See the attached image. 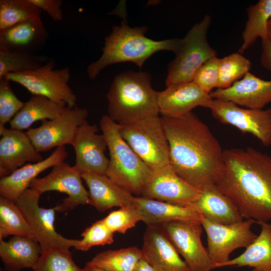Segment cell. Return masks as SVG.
<instances>
[{
	"instance_id": "6da1fadb",
	"label": "cell",
	"mask_w": 271,
	"mask_h": 271,
	"mask_svg": "<svg viewBox=\"0 0 271 271\" xmlns=\"http://www.w3.org/2000/svg\"><path fill=\"white\" fill-rule=\"evenodd\" d=\"M176 174L201 191L215 186L224 169V152L209 127L193 112L161 117Z\"/></svg>"
},
{
	"instance_id": "7a4b0ae2",
	"label": "cell",
	"mask_w": 271,
	"mask_h": 271,
	"mask_svg": "<svg viewBox=\"0 0 271 271\" xmlns=\"http://www.w3.org/2000/svg\"><path fill=\"white\" fill-rule=\"evenodd\" d=\"M223 173L216 186L244 218L271 220V157L252 148L224 150Z\"/></svg>"
},
{
	"instance_id": "3957f363",
	"label": "cell",
	"mask_w": 271,
	"mask_h": 271,
	"mask_svg": "<svg viewBox=\"0 0 271 271\" xmlns=\"http://www.w3.org/2000/svg\"><path fill=\"white\" fill-rule=\"evenodd\" d=\"M147 31L146 27L131 28L124 22L113 26L105 38L101 56L87 67L89 77L94 79L105 68L118 63L130 62L141 68L145 61L158 51L167 50L176 54L179 50L181 39L155 41L145 36Z\"/></svg>"
},
{
	"instance_id": "277c9868",
	"label": "cell",
	"mask_w": 271,
	"mask_h": 271,
	"mask_svg": "<svg viewBox=\"0 0 271 271\" xmlns=\"http://www.w3.org/2000/svg\"><path fill=\"white\" fill-rule=\"evenodd\" d=\"M158 92L152 88L151 75L147 72L118 74L106 94L108 116L119 124L159 116Z\"/></svg>"
},
{
	"instance_id": "5b68a950",
	"label": "cell",
	"mask_w": 271,
	"mask_h": 271,
	"mask_svg": "<svg viewBox=\"0 0 271 271\" xmlns=\"http://www.w3.org/2000/svg\"><path fill=\"white\" fill-rule=\"evenodd\" d=\"M100 125L110 156L106 175L131 194L141 196L152 168L124 140L119 124L108 115L101 117Z\"/></svg>"
},
{
	"instance_id": "8992f818",
	"label": "cell",
	"mask_w": 271,
	"mask_h": 271,
	"mask_svg": "<svg viewBox=\"0 0 271 271\" xmlns=\"http://www.w3.org/2000/svg\"><path fill=\"white\" fill-rule=\"evenodd\" d=\"M211 22L207 15L195 24L181 39L175 59L168 65L167 86L193 81L198 70L208 60L217 56L208 43L207 34Z\"/></svg>"
},
{
	"instance_id": "52a82bcc",
	"label": "cell",
	"mask_w": 271,
	"mask_h": 271,
	"mask_svg": "<svg viewBox=\"0 0 271 271\" xmlns=\"http://www.w3.org/2000/svg\"><path fill=\"white\" fill-rule=\"evenodd\" d=\"M119 131L135 153L151 168L170 165L169 144L159 116L119 124Z\"/></svg>"
},
{
	"instance_id": "ba28073f",
	"label": "cell",
	"mask_w": 271,
	"mask_h": 271,
	"mask_svg": "<svg viewBox=\"0 0 271 271\" xmlns=\"http://www.w3.org/2000/svg\"><path fill=\"white\" fill-rule=\"evenodd\" d=\"M54 59H49L37 69L10 73L4 77L17 83L33 95L45 96L58 103L73 107L76 106L77 96L68 85L71 78L69 67L55 69Z\"/></svg>"
},
{
	"instance_id": "9c48e42d",
	"label": "cell",
	"mask_w": 271,
	"mask_h": 271,
	"mask_svg": "<svg viewBox=\"0 0 271 271\" xmlns=\"http://www.w3.org/2000/svg\"><path fill=\"white\" fill-rule=\"evenodd\" d=\"M41 194L37 191L28 188L18 198L16 203L27 220L35 240L43 251L50 249H76L80 241L63 237L55 230L54 222L56 210L54 208H45L39 206Z\"/></svg>"
},
{
	"instance_id": "30bf717a",
	"label": "cell",
	"mask_w": 271,
	"mask_h": 271,
	"mask_svg": "<svg viewBox=\"0 0 271 271\" xmlns=\"http://www.w3.org/2000/svg\"><path fill=\"white\" fill-rule=\"evenodd\" d=\"M201 223L207 235L208 254L216 268L230 259L233 251L247 247L257 237L251 230L252 225L256 223L252 219L222 224L202 217Z\"/></svg>"
},
{
	"instance_id": "8fae6325",
	"label": "cell",
	"mask_w": 271,
	"mask_h": 271,
	"mask_svg": "<svg viewBox=\"0 0 271 271\" xmlns=\"http://www.w3.org/2000/svg\"><path fill=\"white\" fill-rule=\"evenodd\" d=\"M160 226L191 271L216 268L201 241L203 228L201 221H173Z\"/></svg>"
},
{
	"instance_id": "7c38bea8",
	"label": "cell",
	"mask_w": 271,
	"mask_h": 271,
	"mask_svg": "<svg viewBox=\"0 0 271 271\" xmlns=\"http://www.w3.org/2000/svg\"><path fill=\"white\" fill-rule=\"evenodd\" d=\"M208 108L222 123L232 125L243 133L251 134L264 146H271V108H243L230 102L212 99Z\"/></svg>"
},
{
	"instance_id": "4fadbf2b",
	"label": "cell",
	"mask_w": 271,
	"mask_h": 271,
	"mask_svg": "<svg viewBox=\"0 0 271 271\" xmlns=\"http://www.w3.org/2000/svg\"><path fill=\"white\" fill-rule=\"evenodd\" d=\"M81 173L74 166L64 162L54 166L46 176L34 179L29 188L41 194L51 191L66 194L68 196L54 207L56 211L64 212L80 205L90 204L88 192L83 185Z\"/></svg>"
},
{
	"instance_id": "5bb4252c",
	"label": "cell",
	"mask_w": 271,
	"mask_h": 271,
	"mask_svg": "<svg viewBox=\"0 0 271 271\" xmlns=\"http://www.w3.org/2000/svg\"><path fill=\"white\" fill-rule=\"evenodd\" d=\"M88 115L85 108L66 106L57 117L43 120L40 126L29 128L26 132L40 153L71 145L77 129L87 120Z\"/></svg>"
},
{
	"instance_id": "9a60e30c",
	"label": "cell",
	"mask_w": 271,
	"mask_h": 271,
	"mask_svg": "<svg viewBox=\"0 0 271 271\" xmlns=\"http://www.w3.org/2000/svg\"><path fill=\"white\" fill-rule=\"evenodd\" d=\"M200 193L180 177L170 164L152 169L141 196L192 208Z\"/></svg>"
},
{
	"instance_id": "2e32d148",
	"label": "cell",
	"mask_w": 271,
	"mask_h": 271,
	"mask_svg": "<svg viewBox=\"0 0 271 271\" xmlns=\"http://www.w3.org/2000/svg\"><path fill=\"white\" fill-rule=\"evenodd\" d=\"M96 124H90L87 120L77 129L71 145L76 155L74 166L81 173L106 175L109 164L104 154L107 148L103 134L97 133Z\"/></svg>"
},
{
	"instance_id": "e0dca14e",
	"label": "cell",
	"mask_w": 271,
	"mask_h": 271,
	"mask_svg": "<svg viewBox=\"0 0 271 271\" xmlns=\"http://www.w3.org/2000/svg\"><path fill=\"white\" fill-rule=\"evenodd\" d=\"M0 134L1 178L9 176L27 162L43 160L26 131L0 125Z\"/></svg>"
},
{
	"instance_id": "ac0fdd59",
	"label": "cell",
	"mask_w": 271,
	"mask_h": 271,
	"mask_svg": "<svg viewBox=\"0 0 271 271\" xmlns=\"http://www.w3.org/2000/svg\"><path fill=\"white\" fill-rule=\"evenodd\" d=\"M210 95L212 99L247 108L262 109L271 102V80L262 79L248 72L229 87L216 88Z\"/></svg>"
},
{
	"instance_id": "d6986e66",
	"label": "cell",
	"mask_w": 271,
	"mask_h": 271,
	"mask_svg": "<svg viewBox=\"0 0 271 271\" xmlns=\"http://www.w3.org/2000/svg\"><path fill=\"white\" fill-rule=\"evenodd\" d=\"M141 250L154 271H191L160 225L147 226Z\"/></svg>"
},
{
	"instance_id": "ffe728a7",
	"label": "cell",
	"mask_w": 271,
	"mask_h": 271,
	"mask_svg": "<svg viewBox=\"0 0 271 271\" xmlns=\"http://www.w3.org/2000/svg\"><path fill=\"white\" fill-rule=\"evenodd\" d=\"M212 99L193 81L168 86L158 92L160 113L169 117L183 116L199 106L208 108Z\"/></svg>"
},
{
	"instance_id": "44dd1931",
	"label": "cell",
	"mask_w": 271,
	"mask_h": 271,
	"mask_svg": "<svg viewBox=\"0 0 271 271\" xmlns=\"http://www.w3.org/2000/svg\"><path fill=\"white\" fill-rule=\"evenodd\" d=\"M68 155L65 146L57 147L46 159L25 165L9 176L1 178V195L16 203L20 196L29 188L31 182L39 174L65 162Z\"/></svg>"
},
{
	"instance_id": "7402d4cb",
	"label": "cell",
	"mask_w": 271,
	"mask_h": 271,
	"mask_svg": "<svg viewBox=\"0 0 271 271\" xmlns=\"http://www.w3.org/2000/svg\"><path fill=\"white\" fill-rule=\"evenodd\" d=\"M88 189L90 204L103 212L114 207H136L134 196L118 185L106 175L81 173Z\"/></svg>"
},
{
	"instance_id": "603a6c76",
	"label": "cell",
	"mask_w": 271,
	"mask_h": 271,
	"mask_svg": "<svg viewBox=\"0 0 271 271\" xmlns=\"http://www.w3.org/2000/svg\"><path fill=\"white\" fill-rule=\"evenodd\" d=\"M48 36L41 17L35 18L0 31V47L33 53L45 45Z\"/></svg>"
},
{
	"instance_id": "cb8c5ba5",
	"label": "cell",
	"mask_w": 271,
	"mask_h": 271,
	"mask_svg": "<svg viewBox=\"0 0 271 271\" xmlns=\"http://www.w3.org/2000/svg\"><path fill=\"white\" fill-rule=\"evenodd\" d=\"M135 207L142 221L148 225H161L178 220L201 221V215L194 209L142 196L134 197Z\"/></svg>"
},
{
	"instance_id": "d4e9b609",
	"label": "cell",
	"mask_w": 271,
	"mask_h": 271,
	"mask_svg": "<svg viewBox=\"0 0 271 271\" xmlns=\"http://www.w3.org/2000/svg\"><path fill=\"white\" fill-rule=\"evenodd\" d=\"M192 208L204 218L219 224H230L243 219L235 205L216 185L201 190Z\"/></svg>"
},
{
	"instance_id": "484cf974",
	"label": "cell",
	"mask_w": 271,
	"mask_h": 271,
	"mask_svg": "<svg viewBox=\"0 0 271 271\" xmlns=\"http://www.w3.org/2000/svg\"><path fill=\"white\" fill-rule=\"evenodd\" d=\"M43 252L34 238L15 235L8 241L0 239V257L7 271H20L35 266Z\"/></svg>"
},
{
	"instance_id": "4316f807",
	"label": "cell",
	"mask_w": 271,
	"mask_h": 271,
	"mask_svg": "<svg viewBox=\"0 0 271 271\" xmlns=\"http://www.w3.org/2000/svg\"><path fill=\"white\" fill-rule=\"evenodd\" d=\"M258 224L261 225V230L254 240L242 253L230 259L221 267L248 266L252 271H271V224Z\"/></svg>"
},
{
	"instance_id": "83f0119b",
	"label": "cell",
	"mask_w": 271,
	"mask_h": 271,
	"mask_svg": "<svg viewBox=\"0 0 271 271\" xmlns=\"http://www.w3.org/2000/svg\"><path fill=\"white\" fill-rule=\"evenodd\" d=\"M66 106L45 96L33 95L9 122L11 128L23 130L37 121L52 119L60 115Z\"/></svg>"
},
{
	"instance_id": "f1b7e54d",
	"label": "cell",
	"mask_w": 271,
	"mask_h": 271,
	"mask_svg": "<svg viewBox=\"0 0 271 271\" xmlns=\"http://www.w3.org/2000/svg\"><path fill=\"white\" fill-rule=\"evenodd\" d=\"M247 20L242 33V43L239 50L242 54L258 38H268V24L271 19V0H260L246 9Z\"/></svg>"
},
{
	"instance_id": "f546056e",
	"label": "cell",
	"mask_w": 271,
	"mask_h": 271,
	"mask_svg": "<svg viewBox=\"0 0 271 271\" xmlns=\"http://www.w3.org/2000/svg\"><path fill=\"white\" fill-rule=\"evenodd\" d=\"M143 258L141 249L133 246L102 251L88 262L107 271H134Z\"/></svg>"
},
{
	"instance_id": "4dcf8cb0",
	"label": "cell",
	"mask_w": 271,
	"mask_h": 271,
	"mask_svg": "<svg viewBox=\"0 0 271 271\" xmlns=\"http://www.w3.org/2000/svg\"><path fill=\"white\" fill-rule=\"evenodd\" d=\"M10 235L35 239L27 220L17 204L1 195L0 239Z\"/></svg>"
},
{
	"instance_id": "1f68e13d",
	"label": "cell",
	"mask_w": 271,
	"mask_h": 271,
	"mask_svg": "<svg viewBox=\"0 0 271 271\" xmlns=\"http://www.w3.org/2000/svg\"><path fill=\"white\" fill-rule=\"evenodd\" d=\"M48 60L45 56L0 47V78L10 73L37 69Z\"/></svg>"
},
{
	"instance_id": "d6a6232c",
	"label": "cell",
	"mask_w": 271,
	"mask_h": 271,
	"mask_svg": "<svg viewBox=\"0 0 271 271\" xmlns=\"http://www.w3.org/2000/svg\"><path fill=\"white\" fill-rule=\"evenodd\" d=\"M41 12L29 0H1L0 31L28 20L40 17Z\"/></svg>"
},
{
	"instance_id": "836d02e7",
	"label": "cell",
	"mask_w": 271,
	"mask_h": 271,
	"mask_svg": "<svg viewBox=\"0 0 271 271\" xmlns=\"http://www.w3.org/2000/svg\"><path fill=\"white\" fill-rule=\"evenodd\" d=\"M251 62L240 53L220 58L217 88L225 89L241 79L251 68Z\"/></svg>"
},
{
	"instance_id": "e575fe53",
	"label": "cell",
	"mask_w": 271,
	"mask_h": 271,
	"mask_svg": "<svg viewBox=\"0 0 271 271\" xmlns=\"http://www.w3.org/2000/svg\"><path fill=\"white\" fill-rule=\"evenodd\" d=\"M33 271H83L74 262L69 249L43 251Z\"/></svg>"
},
{
	"instance_id": "d590c367",
	"label": "cell",
	"mask_w": 271,
	"mask_h": 271,
	"mask_svg": "<svg viewBox=\"0 0 271 271\" xmlns=\"http://www.w3.org/2000/svg\"><path fill=\"white\" fill-rule=\"evenodd\" d=\"M13 92L11 81L5 77L0 78V125H5L24 105Z\"/></svg>"
},
{
	"instance_id": "8d00e7d4",
	"label": "cell",
	"mask_w": 271,
	"mask_h": 271,
	"mask_svg": "<svg viewBox=\"0 0 271 271\" xmlns=\"http://www.w3.org/2000/svg\"><path fill=\"white\" fill-rule=\"evenodd\" d=\"M103 220L113 232L125 233L142 218L136 207H123L109 213Z\"/></svg>"
},
{
	"instance_id": "74e56055",
	"label": "cell",
	"mask_w": 271,
	"mask_h": 271,
	"mask_svg": "<svg viewBox=\"0 0 271 271\" xmlns=\"http://www.w3.org/2000/svg\"><path fill=\"white\" fill-rule=\"evenodd\" d=\"M113 233L103 219L98 220L82 232V238L76 249L86 251L94 246L111 244L114 241Z\"/></svg>"
},
{
	"instance_id": "f35d334b",
	"label": "cell",
	"mask_w": 271,
	"mask_h": 271,
	"mask_svg": "<svg viewBox=\"0 0 271 271\" xmlns=\"http://www.w3.org/2000/svg\"><path fill=\"white\" fill-rule=\"evenodd\" d=\"M220 58L214 57L206 62L196 73L193 82L205 92L210 94L217 88Z\"/></svg>"
},
{
	"instance_id": "ab89813d",
	"label": "cell",
	"mask_w": 271,
	"mask_h": 271,
	"mask_svg": "<svg viewBox=\"0 0 271 271\" xmlns=\"http://www.w3.org/2000/svg\"><path fill=\"white\" fill-rule=\"evenodd\" d=\"M40 10L46 13L55 22L63 20L62 0H29Z\"/></svg>"
},
{
	"instance_id": "60d3db41",
	"label": "cell",
	"mask_w": 271,
	"mask_h": 271,
	"mask_svg": "<svg viewBox=\"0 0 271 271\" xmlns=\"http://www.w3.org/2000/svg\"><path fill=\"white\" fill-rule=\"evenodd\" d=\"M262 51L260 61L262 66L271 71V41L268 39L261 40Z\"/></svg>"
},
{
	"instance_id": "b9f144b4",
	"label": "cell",
	"mask_w": 271,
	"mask_h": 271,
	"mask_svg": "<svg viewBox=\"0 0 271 271\" xmlns=\"http://www.w3.org/2000/svg\"><path fill=\"white\" fill-rule=\"evenodd\" d=\"M134 271H154L152 266L143 258L138 263Z\"/></svg>"
},
{
	"instance_id": "7bdbcfd3",
	"label": "cell",
	"mask_w": 271,
	"mask_h": 271,
	"mask_svg": "<svg viewBox=\"0 0 271 271\" xmlns=\"http://www.w3.org/2000/svg\"><path fill=\"white\" fill-rule=\"evenodd\" d=\"M83 271H107L89 263L88 262L83 268Z\"/></svg>"
},
{
	"instance_id": "ee69618b",
	"label": "cell",
	"mask_w": 271,
	"mask_h": 271,
	"mask_svg": "<svg viewBox=\"0 0 271 271\" xmlns=\"http://www.w3.org/2000/svg\"><path fill=\"white\" fill-rule=\"evenodd\" d=\"M267 31H268V38L271 41V19L268 22Z\"/></svg>"
}]
</instances>
